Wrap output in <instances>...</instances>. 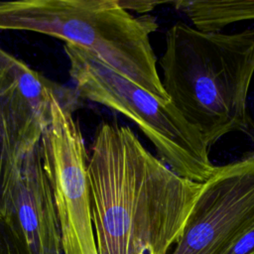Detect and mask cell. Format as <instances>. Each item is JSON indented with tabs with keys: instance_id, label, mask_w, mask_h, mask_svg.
Instances as JSON below:
<instances>
[{
	"instance_id": "obj_11",
	"label": "cell",
	"mask_w": 254,
	"mask_h": 254,
	"mask_svg": "<svg viewBox=\"0 0 254 254\" xmlns=\"http://www.w3.org/2000/svg\"><path fill=\"white\" fill-rule=\"evenodd\" d=\"M119 5L125 10H132L137 13L146 15L148 12L152 11L157 5L163 4L162 1H120Z\"/></svg>"
},
{
	"instance_id": "obj_7",
	"label": "cell",
	"mask_w": 254,
	"mask_h": 254,
	"mask_svg": "<svg viewBox=\"0 0 254 254\" xmlns=\"http://www.w3.org/2000/svg\"><path fill=\"white\" fill-rule=\"evenodd\" d=\"M121 13L117 0L0 1V30L49 35L104 59L120 41Z\"/></svg>"
},
{
	"instance_id": "obj_5",
	"label": "cell",
	"mask_w": 254,
	"mask_h": 254,
	"mask_svg": "<svg viewBox=\"0 0 254 254\" xmlns=\"http://www.w3.org/2000/svg\"><path fill=\"white\" fill-rule=\"evenodd\" d=\"M254 227V151L214 166L169 254H225Z\"/></svg>"
},
{
	"instance_id": "obj_13",
	"label": "cell",
	"mask_w": 254,
	"mask_h": 254,
	"mask_svg": "<svg viewBox=\"0 0 254 254\" xmlns=\"http://www.w3.org/2000/svg\"><path fill=\"white\" fill-rule=\"evenodd\" d=\"M252 254H254V253H252Z\"/></svg>"
},
{
	"instance_id": "obj_12",
	"label": "cell",
	"mask_w": 254,
	"mask_h": 254,
	"mask_svg": "<svg viewBox=\"0 0 254 254\" xmlns=\"http://www.w3.org/2000/svg\"><path fill=\"white\" fill-rule=\"evenodd\" d=\"M12 240V238H11ZM0 254H21L15 243L10 242L9 239H4L3 241H0Z\"/></svg>"
},
{
	"instance_id": "obj_1",
	"label": "cell",
	"mask_w": 254,
	"mask_h": 254,
	"mask_svg": "<svg viewBox=\"0 0 254 254\" xmlns=\"http://www.w3.org/2000/svg\"><path fill=\"white\" fill-rule=\"evenodd\" d=\"M88 158L98 254H169L183 234L201 184L174 173L131 128L104 121Z\"/></svg>"
},
{
	"instance_id": "obj_3",
	"label": "cell",
	"mask_w": 254,
	"mask_h": 254,
	"mask_svg": "<svg viewBox=\"0 0 254 254\" xmlns=\"http://www.w3.org/2000/svg\"><path fill=\"white\" fill-rule=\"evenodd\" d=\"M64 52L77 95L133 121L177 175L199 184L207 180L214 168L208 148L172 101L159 100L84 48L65 43Z\"/></svg>"
},
{
	"instance_id": "obj_4",
	"label": "cell",
	"mask_w": 254,
	"mask_h": 254,
	"mask_svg": "<svg viewBox=\"0 0 254 254\" xmlns=\"http://www.w3.org/2000/svg\"><path fill=\"white\" fill-rule=\"evenodd\" d=\"M43 167L60 223L63 254H98L90 202L88 157L71 105L56 98L41 137Z\"/></svg>"
},
{
	"instance_id": "obj_9",
	"label": "cell",
	"mask_w": 254,
	"mask_h": 254,
	"mask_svg": "<svg viewBox=\"0 0 254 254\" xmlns=\"http://www.w3.org/2000/svg\"><path fill=\"white\" fill-rule=\"evenodd\" d=\"M169 3L186 14L192 27L203 32H220L230 24L254 20V0H177Z\"/></svg>"
},
{
	"instance_id": "obj_8",
	"label": "cell",
	"mask_w": 254,
	"mask_h": 254,
	"mask_svg": "<svg viewBox=\"0 0 254 254\" xmlns=\"http://www.w3.org/2000/svg\"><path fill=\"white\" fill-rule=\"evenodd\" d=\"M3 222L21 254H62L61 229L41 141L25 156Z\"/></svg>"
},
{
	"instance_id": "obj_6",
	"label": "cell",
	"mask_w": 254,
	"mask_h": 254,
	"mask_svg": "<svg viewBox=\"0 0 254 254\" xmlns=\"http://www.w3.org/2000/svg\"><path fill=\"white\" fill-rule=\"evenodd\" d=\"M61 98L54 83L0 48V221L7 212L23 160Z\"/></svg>"
},
{
	"instance_id": "obj_10",
	"label": "cell",
	"mask_w": 254,
	"mask_h": 254,
	"mask_svg": "<svg viewBox=\"0 0 254 254\" xmlns=\"http://www.w3.org/2000/svg\"><path fill=\"white\" fill-rule=\"evenodd\" d=\"M254 253V227L246 232L225 254H252Z\"/></svg>"
},
{
	"instance_id": "obj_2",
	"label": "cell",
	"mask_w": 254,
	"mask_h": 254,
	"mask_svg": "<svg viewBox=\"0 0 254 254\" xmlns=\"http://www.w3.org/2000/svg\"><path fill=\"white\" fill-rule=\"evenodd\" d=\"M163 87L207 148L231 132L254 141L248 93L254 75V29L203 32L178 22L166 33Z\"/></svg>"
}]
</instances>
